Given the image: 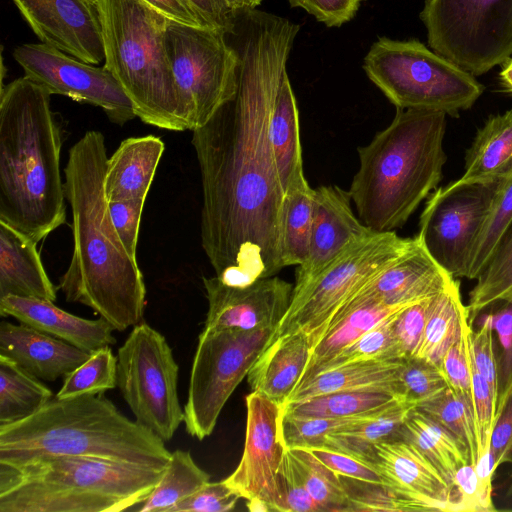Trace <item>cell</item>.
Masks as SVG:
<instances>
[{
	"instance_id": "obj_1",
	"label": "cell",
	"mask_w": 512,
	"mask_h": 512,
	"mask_svg": "<svg viewBox=\"0 0 512 512\" xmlns=\"http://www.w3.org/2000/svg\"><path fill=\"white\" fill-rule=\"evenodd\" d=\"M300 26L257 9L236 13L230 45L236 94L192 131L200 167L201 242L224 283L244 286L282 268L285 191L272 143L278 86Z\"/></svg>"
},
{
	"instance_id": "obj_2",
	"label": "cell",
	"mask_w": 512,
	"mask_h": 512,
	"mask_svg": "<svg viewBox=\"0 0 512 512\" xmlns=\"http://www.w3.org/2000/svg\"><path fill=\"white\" fill-rule=\"evenodd\" d=\"M105 138L90 130L70 148L65 196L72 210L73 253L59 288L66 301L81 303L117 331L139 324L146 288L111 221L104 193Z\"/></svg>"
},
{
	"instance_id": "obj_3",
	"label": "cell",
	"mask_w": 512,
	"mask_h": 512,
	"mask_svg": "<svg viewBox=\"0 0 512 512\" xmlns=\"http://www.w3.org/2000/svg\"><path fill=\"white\" fill-rule=\"evenodd\" d=\"M50 96L26 75L0 93V220L36 243L66 222L61 129Z\"/></svg>"
},
{
	"instance_id": "obj_4",
	"label": "cell",
	"mask_w": 512,
	"mask_h": 512,
	"mask_svg": "<svg viewBox=\"0 0 512 512\" xmlns=\"http://www.w3.org/2000/svg\"><path fill=\"white\" fill-rule=\"evenodd\" d=\"M446 114L400 109L369 144L348 191L359 219L377 233L402 227L442 179Z\"/></svg>"
},
{
	"instance_id": "obj_5",
	"label": "cell",
	"mask_w": 512,
	"mask_h": 512,
	"mask_svg": "<svg viewBox=\"0 0 512 512\" xmlns=\"http://www.w3.org/2000/svg\"><path fill=\"white\" fill-rule=\"evenodd\" d=\"M103 394L52 399L33 415L0 425V465L84 456L165 470L171 452Z\"/></svg>"
},
{
	"instance_id": "obj_6",
	"label": "cell",
	"mask_w": 512,
	"mask_h": 512,
	"mask_svg": "<svg viewBox=\"0 0 512 512\" xmlns=\"http://www.w3.org/2000/svg\"><path fill=\"white\" fill-rule=\"evenodd\" d=\"M164 470L101 458L48 456L0 465V512H120L143 502Z\"/></svg>"
},
{
	"instance_id": "obj_7",
	"label": "cell",
	"mask_w": 512,
	"mask_h": 512,
	"mask_svg": "<svg viewBox=\"0 0 512 512\" xmlns=\"http://www.w3.org/2000/svg\"><path fill=\"white\" fill-rule=\"evenodd\" d=\"M104 67L131 100L136 117L161 129L188 124L165 43L168 18L143 0H99Z\"/></svg>"
},
{
	"instance_id": "obj_8",
	"label": "cell",
	"mask_w": 512,
	"mask_h": 512,
	"mask_svg": "<svg viewBox=\"0 0 512 512\" xmlns=\"http://www.w3.org/2000/svg\"><path fill=\"white\" fill-rule=\"evenodd\" d=\"M363 69L400 109L442 111L458 117L484 91L475 76L416 39L379 38L364 57Z\"/></svg>"
},
{
	"instance_id": "obj_9",
	"label": "cell",
	"mask_w": 512,
	"mask_h": 512,
	"mask_svg": "<svg viewBox=\"0 0 512 512\" xmlns=\"http://www.w3.org/2000/svg\"><path fill=\"white\" fill-rule=\"evenodd\" d=\"M410 240L395 231L375 232L351 246L303 288L292 293L289 308L270 341L301 331L308 336L312 347L316 345L337 312L394 262Z\"/></svg>"
},
{
	"instance_id": "obj_10",
	"label": "cell",
	"mask_w": 512,
	"mask_h": 512,
	"mask_svg": "<svg viewBox=\"0 0 512 512\" xmlns=\"http://www.w3.org/2000/svg\"><path fill=\"white\" fill-rule=\"evenodd\" d=\"M430 48L473 76L512 55V0H426Z\"/></svg>"
},
{
	"instance_id": "obj_11",
	"label": "cell",
	"mask_w": 512,
	"mask_h": 512,
	"mask_svg": "<svg viewBox=\"0 0 512 512\" xmlns=\"http://www.w3.org/2000/svg\"><path fill=\"white\" fill-rule=\"evenodd\" d=\"M165 43L188 129L193 131L235 96L239 58L224 32L169 19Z\"/></svg>"
},
{
	"instance_id": "obj_12",
	"label": "cell",
	"mask_w": 512,
	"mask_h": 512,
	"mask_svg": "<svg viewBox=\"0 0 512 512\" xmlns=\"http://www.w3.org/2000/svg\"><path fill=\"white\" fill-rule=\"evenodd\" d=\"M178 364L165 337L144 322L118 349L117 386L140 425L164 442L184 420L178 397Z\"/></svg>"
},
{
	"instance_id": "obj_13",
	"label": "cell",
	"mask_w": 512,
	"mask_h": 512,
	"mask_svg": "<svg viewBox=\"0 0 512 512\" xmlns=\"http://www.w3.org/2000/svg\"><path fill=\"white\" fill-rule=\"evenodd\" d=\"M275 330L203 329L190 373L184 424L189 435L203 440L240 382L267 347Z\"/></svg>"
},
{
	"instance_id": "obj_14",
	"label": "cell",
	"mask_w": 512,
	"mask_h": 512,
	"mask_svg": "<svg viewBox=\"0 0 512 512\" xmlns=\"http://www.w3.org/2000/svg\"><path fill=\"white\" fill-rule=\"evenodd\" d=\"M497 183H449L430 194L420 215L416 237L436 263L454 278L466 275L470 252Z\"/></svg>"
},
{
	"instance_id": "obj_15",
	"label": "cell",
	"mask_w": 512,
	"mask_h": 512,
	"mask_svg": "<svg viewBox=\"0 0 512 512\" xmlns=\"http://www.w3.org/2000/svg\"><path fill=\"white\" fill-rule=\"evenodd\" d=\"M246 407L243 454L224 481L247 500L250 511L287 512L282 473L287 448L280 434L281 406L251 391Z\"/></svg>"
},
{
	"instance_id": "obj_16",
	"label": "cell",
	"mask_w": 512,
	"mask_h": 512,
	"mask_svg": "<svg viewBox=\"0 0 512 512\" xmlns=\"http://www.w3.org/2000/svg\"><path fill=\"white\" fill-rule=\"evenodd\" d=\"M13 57L25 75L51 95L100 107L118 125L136 117L131 100L104 66L83 62L45 43L20 45Z\"/></svg>"
},
{
	"instance_id": "obj_17",
	"label": "cell",
	"mask_w": 512,
	"mask_h": 512,
	"mask_svg": "<svg viewBox=\"0 0 512 512\" xmlns=\"http://www.w3.org/2000/svg\"><path fill=\"white\" fill-rule=\"evenodd\" d=\"M208 300L204 329H276L287 312L294 285L276 275L235 286L203 277Z\"/></svg>"
},
{
	"instance_id": "obj_18",
	"label": "cell",
	"mask_w": 512,
	"mask_h": 512,
	"mask_svg": "<svg viewBox=\"0 0 512 512\" xmlns=\"http://www.w3.org/2000/svg\"><path fill=\"white\" fill-rule=\"evenodd\" d=\"M37 37L83 62L105 59L98 4L87 0H12Z\"/></svg>"
},
{
	"instance_id": "obj_19",
	"label": "cell",
	"mask_w": 512,
	"mask_h": 512,
	"mask_svg": "<svg viewBox=\"0 0 512 512\" xmlns=\"http://www.w3.org/2000/svg\"><path fill=\"white\" fill-rule=\"evenodd\" d=\"M374 453L373 466L407 511L459 512L454 489L415 445L397 439L375 445Z\"/></svg>"
},
{
	"instance_id": "obj_20",
	"label": "cell",
	"mask_w": 512,
	"mask_h": 512,
	"mask_svg": "<svg viewBox=\"0 0 512 512\" xmlns=\"http://www.w3.org/2000/svg\"><path fill=\"white\" fill-rule=\"evenodd\" d=\"M373 233L354 214L348 191L336 185L315 189L308 254L297 266L293 292L303 288L351 246Z\"/></svg>"
},
{
	"instance_id": "obj_21",
	"label": "cell",
	"mask_w": 512,
	"mask_h": 512,
	"mask_svg": "<svg viewBox=\"0 0 512 512\" xmlns=\"http://www.w3.org/2000/svg\"><path fill=\"white\" fill-rule=\"evenodd\" d=\"M454 279L436 263L419 239L414 237L405 251L362 287L334 318L365 302L374 301L387 305L417 303L439 295Z\"/></svg>"
},
{
	"instance_id": "obj_22",
	"label": "cell",
	"mask_w": 512,
	"mask_h": 512,
	"mask_svg": "<svg viewBox=\"0 0 512 512\" xmlns=\"http://www.w3.org/2000/svg\"><path fill=\"white\" fill-rule=\"evenodd\" d=\"M0 315L11 316L88 353L116 343L114 328L104 318L85 319L62 310L53 301L8 295L0 298Z\"/></svg>"
},
{
	"instance_id": "obj_23",
	"label": "cell",
	"mask_w": 512,
	"mask_h": 512,
	"mask_svg": "<svg viewBox=\"0 0 512 512\" xmlns=\"http://www.w3.org/2000/svg\"><path fill=\"white\" fill-rule=\"evenodd\" d=\"M91 353L25 324L0 323V356L43 381H55L75 370Z\"/></svg>"
},
{
	"instance_id": "obj_24",
	"label": "cell",
	"mask_w": 512,
	"mask_h": 512,
	"mask_svg": "<svg viewBox=\"0 0 512 512\" xmlns=\"http://www.w3.org/2000/svg\"><path fill=\"white\" fill-rule=\"evenodd\" d=\"M312 346L304 332L270 341L247 374L252 392L283 406L305 371Z\"/></svg>"
},
{
	"instance_id": "obj_25",
	"label": "cell",
	"mask_w": 512,
	"mask_h": 512,
	"mask_svg": "<svg viewBox=\"0 0 512 512\" xmlns=\"http://www.w3.org/2000/svg\"><path fill=\"white\" fill-rule=\"evenodd\" d=\"M37 243L0 220V298L14 295L55 301L57 289L49 279Z\"/></svg>"
},
{
	"instance_id": "obj_26",
	"label": "cell",
	"mask_w": 512,
	"mask_h": 512,
	"mask_svg": "<svg viewBox=\"0 0 512 512\" xmlns=\"http://www.w3.org/2000/svg\"><path fill=\"white\" fill-rule=\"evenodd\" d=\"M164 148L163 141L153 135L123 140L106 162L107 201L146 199Z\"/></svg>"
},
{
	"instance_id": "obj_27",
	"label": "cell",
	"mask_w": 512,
	"mask_h": 512,
	"mask_svg": "<svg viewBox=\"0 0 512 512\" xmlns=\"http://www.w3.org/2000/svg\"><path fill=\"white\" fill-rule=\"evenodd\" d=\"M414 408V403L399 399L358 415L340 431L328 436L327 449L348 454L373 466L375 445L402 439V428Z\"/></svg>"
},
{
	"instance_id": "obj_28",
	"label": "cell",
	"mask_w": 512,
	"mask_h": 512,
	"mask_svg": "<svg viewBox=\"0 0 512 512\" xmlns=\"http://www.w3.org/2000/svg\"><path fill=\"white\" fill-rule=\"evenodd\" d=\"M512 172V109L490 116L465 155L463 175L452 185L497 183Z\"/></svg>"
},
{
	"instance_id": "obj_29",
	"label": "cell",
	"mask_w": 512,
	"mask_h": 512,
	"mask_svg": "<svg viewBox=\"0 0 512 512\" xmlns=\"http://www.w3.org/2000/svg\"><path fill=\"white\" fill-rule=\"evenodd\" d=\"M271 143L285 194L306 185L302 160L299 111L285 71L281 77L271 119Z\"/></svg>"
},
{
	"instance_id": "obj_30",
	"label": "cell",
	"mask_w": 512,
	"mask_h": 512,
	"mask_svg": "<svg viewBox=\"0 0 512 512\" xmlns=\"http://www.w3.org/2000/svg\"><path fill=\"white\" fill-rule=\"evenodd\" d=\"M402 360L358 362L322 372L298 384L286 403L330 392L366 387H386L402 398L399 385Z\"/></svg>"
},
{
	"instance_id": "obj_31",
	"label": "cell",
	"mask_w": 512,
	"mask_h": 512,
	"mask_svg": "<svg viewBox=\"0 0 512 512\" xmlns=\"http://www.w3.org/2000/svg\"><path fill=\"white\" fill-rule=\"evenodd\" d=\"M413 304L415 303L387 305L374 301L365 302L335 317L322 338L312 347L304 372L331 358L368 331Z\"/></svg>"
},
{
	"instance_id": "obj_32",
	"label": "cell",
	"mask_w": 512,
	"mask_h": 512,
	"mask_svg": "<svg viewBox=\"0 0 512 512\" xmlns=\"http://www.w3.org/2000/svg\"><path fill=\"white\" fill-rule=\"evenodd\" d=\"M401 435L437 467L452 488L459 468L471 464L469 450L446 428L416 408L409 413Z\"/></svg>"
},
{
	"instance_id": "obj_33",
	"label": "cell",
	"mask_w": 512,
	"mask_h": 512,
	"mask_svg": "<svg viewBox=\"0 0 512 512\" xmlns=\"http://www.w3.org/2000/svg\"><path fill=\"white\" fill-rule=\"evenodd\" d=\"M467 325L468 312L461 300L460 283L454 279L445 291L434 298L415 357L438 367L445 352Z\"/></svg>"
},
{
	"instance_id": "obj_34",
	"label": "cell",
	"mask_w": 512,
	"mask_h": 512,
	"mask_svg": "<svg viewBox=\"0 0 512 512\" xmlns=\"http://www.w3.org/2000/svg\"><path fill=\"white\" fill-rule=\"evenodd\" d=\"M399 399L402 398L392 389L366 387L335 391L297 402H288L281 406V409L283 413L295 416L344 418L377 410Z\"/></svg>"
},
{
	"instance_id": "obj_35",
	"label": "cell",
	"mask_w": 512,
	"mask_h": 512,
	"mask_svg": "<svg viewBox=\"0 0 512 512\" xmlns=\"http://www.w3.org/2000/svg\"><path fill=\"white\" fill-rule=\"evenodd\" d=\"M52 399L51 389L40 379L0 356V425L27 418Z\"/></svg>"
},
{
	"instance_id": "obj_36",
	"label": "cell",
	"mask_w": 512,
	"mask_h": 512,
	"mask_svg": "<svg viewBox=\"0 0 512 512\" xmlns=\"http://www.w3.org/2000/svg\"><path fill=\"white\" fill-rule=\"evenodd\" d=\"M210 481V475L194 461L189 451L171 453L168 465L150 495L135 508L139 512H169Z\"/></svg>"
},
{
	"instance_id": "obj_37",
	"label": "cell",
	"mask_w": 512,
	"mask_h": 512,
	"mask_svg": "<svg viewBox=\"0 0 512 512\" xmlns=\"http://www.w3.org/2000/svg\"><path fill=\"white\" fill-rule=\"evenodd\" d=\"M476 280L466 305L470 325L493 304H512V224Z\"/></svg>"
},
{
	"instance_id": "obj_38",
	"label": "cell",
	"mask_w": 512,
	"mask_h": 512,
	"mask_svg": "<svg viewBox=\"0 0 512 512\" xmlns=\"http://www.w3.org/2000/svg\"><path fill=\"white\" fill-rule=\"evenodd\" d=\"M315 189L309 183L285 194L281 227L282 265L298 266L308 254Z\"/></svg>"
},
{
	"instance_id": "obj_39",
	"label": "cell",
	"mask_w": 512,
	"mask_h": 512,
	"mask_svg": "<svg viewBox=\"0 0 512 512\" xmlns=\"http://www.w3.org/2000/svg\"><path fill=\"white\" fill-rule=\"evenodd\" d=\"M512 224V172L496 186L467 262L465 278L476 280Z\"/></svg>"
},
{
	"instance_id": "obj_40",
	"label": "cell",
	"mask_w": 512,
	"mask_h": 512,
	"mask_svg": "<svg viewBox=\"0 0 512 512\" xmlns=\"http://www.w3.org/2000/svg\"><path fill=\"white\" fill-rule=\"evenodd\" d=\"M416 409L451 432L470 452L471 464L478 461V441L472 403L449 386L417 404Z\"/></svg>"
},
{
	"instance_id": "obj_41",
	"label": "cell",
	"mask_w": 512,
	"mask_h": 512,
	"mask_svg": "<svg viewBox=\"0 0 512 512\" xmlns=\"http://www.w3.org/2000/svg\"><path fill=\"white\" fill-rule=\"evenodd\" d=\"M395 316L368 331L331 358L304 372L298 384L322 372L352 363L404 359L393 333L392 321Z\"/></svg>"
},
{
	"instance_id": "obj_42",
	"label": "cell",
	"mask_w": 512,
	"mask_h": 512,
	"mask_svg": "<svg viewBox=\"0 0 512 512\" xmlns=\"http://www.w3.org/2000/svg\"><path fill=\"white\" fill-rule=\"evenodd\" d=\"M302 480L320 512L351 511L340 475L306 449H288Z\"/></svg>"
},
{
	"instance_id": "obj_43",
	"label": "cell",
	"mask_w": 512,
	"mask_h": 512,
	"mask_svg": "<svg viewBox=\"0 0 512 512\" xmlns=\"http://www.w3.org/2000/svg\"><path fill=\"white\" fill-rule=\"evenodd\" d=\"M117 386V357L109 346L91 353L89 358L65 376L55 398L84 394H103Z\"/></svg>"
},
{
	"instance_id": "obj_44",
	"label": "cell",
	"mask_w": 512,
	"mask_h": 512,
	"mask_svg": "<svg viewBox=\"0 0 512 512\" xmlns=\"http://www.w3.org/2000/svg\"><path fill=\"white\" fill-rule=\"evenodd\" d=\"M357 416L344 418L303 417L283 413L281 409V438L287 449H327L328 436L340 431Z\"/></svg>"
},
{
	"instance_id": "obj_45",
	"label": "cell",
	"mask_w": 512,
	"mask_h": 512,
	"mask_svg": "<svg viewBox=\"0 0 512 512\" xmlns=\"http://www.w3.org/2000/svg\"><path fill=\"white\" fill-rule=\"evenodd\" d=\"M503 303L504 305L490 313L493 331L497 337V398L494 425L512 394V304Z\"/></svg>"
},
{
	"instance_id": "obj_46",
	"label": "cell",
	"mask_w": 512,
	"mask_h": 512,
	"mask_svg": "<svg viewBox=\"0 0 512 512\" xmlns=\"http://www.w3.org/2000/svg\"><path fill=\"white\" fill-rule=\"evenodd\" d=\"M399 385L400 396L416 406L448 387L439 367L417 357L402 360Z\"/></svg>"
},
{
	"instance_id": "obj_47",
	"label": "cell",
	"mask_w": 512,
	"mask_h": 512,
	"mask_svg": "<svg viewBox=\"0 0 512 512\" xmlns=\"http://www.w3.org/2000/svg\"><path fill=\"white\" fill-rule=\"evenodd\" d=\"M351 511H406L399 495L388 485L340 476Z\"/></svg>"
},
{
	"instance_id": "obj_48",
	"label": "cell",
	"mask_w": 512,
	"mask_h": 512,
	"mask_svg": "<svg viewBox=\"0 0 512 512\" xmlns=\"http://www.w3.org/2000/svg\"><path fill=\"white\" fill-rule=\"evenodd\" d=\"M471 327L469 324L464 328L457 341L445 352L438 367L443 373L448 386L465 396L472 403Z\"/></svg>"
},
{
	"instance_id": "obj_49",
	"label": "cell",
	"mask_w": 512,
	"mask_h": 512,
	"mask_svg": "<svg viewBox=\"0 0 512 512\" xmlns=\"http://www.w3.org/2000/svg\"><path fill=\"white\" fill-rule=\"evenodd\" d=\"M435 297L415 303L393 318V333L404 358L415 357Z\"/></svg>"
},
{
	"instance_id": "obj_50",
	"label": "cell",
	"mask_w": 512,
	"mask_h": 512,
	"mask_svg": "<svg viewBox=\"0 0 512 512\" xmlns=\"http://www.w3.org/2000/svg\"><path fill=\"white\" fill-rule=\"evenodd\" d=\"M479 316L477 329L471 327L470 349L474 364L487 381L496 405L497 361L492 319L490 313H484Z\"/></svg>"
},
{
	"instance_id": "obj_51",
	"label": "cell",
	"mask_w": 512,
	"mask_h": 512,
	"mask_svg": "<svg viewBox=\"0 0 512 512\" xmlns=\"http://www.w3.org/2000/svg\"><path fill=\"white\" fill-rule=\"evenodd\" d=\"M240 495L224 480L207 482L195 493L173 506L169 512H226L232 510Z\"/></svg>"
},
{
	"instance_id": "obj_52",
	"label": "cell",
	"mask_w": 512,
	"mask_h": 512,
	"mask_svg": "<svg viewBox=\"0 0 512 512\" xmlns=\"http://www.w3.org/2000/svg\"><path fill=\"white\" fill-rule=\"evenodd\" d=\"M146 199H122L108 202V210L113 226L129 255L137 259L141 216Z\"/></svg>"
},
{
	"instance_id": "obj_53",
	"label": "cell",
	"mask_w": 512,
	"mask_h": 512,
	"mask_svg": "<svg viewBox=\"0 0 512 512\" xmlns=\"http://www.w3.org/2000/svg\"><path fill=\"white\" fill-rule=\"evenodd\" d=\"M453 488L459 512H489L496 508L492 499L485 496L475 466L467 464L459 468Z\"/></svg>"
},
{
	"instance_id": "obj_54",
	"label": "cell",
	"mask_w": 512,
	"mask_h": 512,
	"mask_svg": "<svg viewBox=\"0 0 512 512\" xmlns=\"http://www.w3.org/2000/svg\"><path fill=\"white\" fill-rule=\"evenodd\" d=\"M293 8H302L327 27H340L354 18L365 0H288Z\"/></svg>"
},
{
	"instance_id": "obj_55",
	"label": "cell",
	"mask_w": 512,
	"mask_h": 512,
	"mask_svg": "<svg viewBox=\"0 0 512 512\" xmlns=\"http://www.w3.org/2000/svg\"><path fill=\"white\" fill-rule=\"evenodd\" d=\"M309 451L340 476L385 484L383 477L375 467L353 456L329 449H312Z\"/></svg>"
},
{
	"instance_id": "obj_56",
	"label": "cell",
	"mask_w": 512,
	"mask_h": 512,
	"mask_svg": "<svg viewBox=\"0 0 512 512\" xmlns=\"http://www.w3.org/2000/svg\"><path fill=\"white\" fill-rule=\"evenodd\" d=\"M287 512H320L287 449L283 463Z\"/></svg>"
},
{
	"instance_id": "obj_57",
	"label": "cell",
	"mask_w": 512,
	"mask_h": 512,
	"mask_svg": "<svg viewBox=\"0 0 512 512\" xmlns=\"http://www.w3.org/2000/svg\"><path fill=\"white\" fill-rule=\"evenodd\" d=\"M489 453L495 470L512 463V394L493 427Z\"/></svg>"
},
{
	"instance_id": "obj_58",
	"label": "cell",
	"mask_w": 512,
	"mask_h": 512,
	"mask_svg": "<svg viewBox=\"0 0 512 512\" xmlns=\"http://www.w3.org/2000/svg\"><path fill=\"white\" fill-rule=\"evenodd\" d=\"M209 28L229 34L235 26L236 13L224 0H186Z\"/></svg>"
},
{
	"instance_id": "obj_59",
	"label": "cell",
	"mask_w": 512,
	"mask_h": 512,
	"mask_svg": "<svg viewBox=\"0 0 512 512\" xmlns=\"http://www.w3.org/2000/svg\"><path fill=\"white\" fill-rule=\"evenodd\" d=\"M169 20L194 26L207 27L186 0H143ZM209 28V27H208Z\"/></svg>"
},
{
	"instance_id": "obj_60",
	"label": "cell",
	"mask_w": 512,
	"mask_h": 512,
	"mask_svg": "<svg viewBox=\"0 0 512 512\" xmlns=\"http://www.w3.org/2000/svg\"><path fill=\"white\" fill-rule=\"evenodd\" d=\"M499 79L504 90L512 94V55L501 64Z\"/></svg>"
},
{
	"instance_id": "obj_61",
	"label": "cell",
	"mask_w": 512,
	"mask_h": 512,
	"mask_svg": "<svg viewBox=\"0 0 512 512\" xmlns=\"http://www.w3.org/2000/svg\"><path fill=\"white\" fill-rule=\"evenodd\" d=\"M227 6L234 13L239 11L256 9L261 3L262 0H224Z\"/></svg>"
},
{
	"instance_id": "obj_62",
	"label": "cell",
	"mask_w": 512,
	"mask_h": 512,
	"mask_svg": "<svg viewBox=\"0 0 512 512\" xmlns=\"http://www.w3.org/2000/svg\"><path fill=\"white\" fill-rule=\"evenodd\" d=\"M505 496H506V498H512V472H511V475H510V481H509V484L507 486V490H506Z\"/></svg>"
},
{
	"instance_id": "obj_63",
	"label": "cell",
	"mask_w": 512,
	"mask_h": 512,
	"mask_svg": "<svg viewBox=\"0 0 512 512\" xmlns=\"http://www.w3.org/2000/svg\"><path fill=\"white\" fill-rule=\"evenodd\" d=\"M87 1H89V2H91L93 4H98V2H99V0H87Z\"/></svg>"
}]
</instances>
